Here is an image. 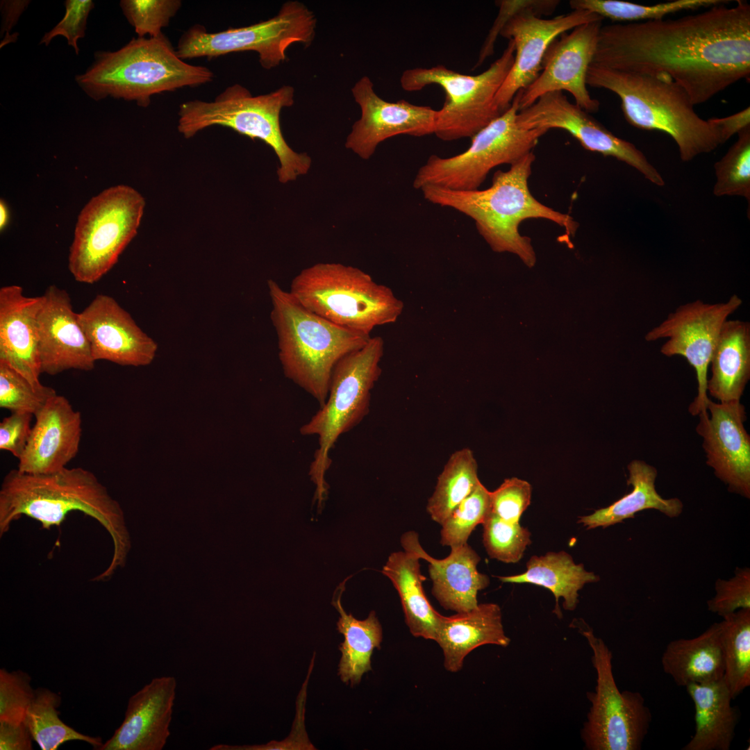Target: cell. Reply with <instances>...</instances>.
I'll return each instance as SVG.
<instances>
[{"mask_svg":"<svg viewBox=\"0 0 750 750\" xmlns=\"http://www.w3.org/2000/svg\"><path fill=\"white\" fill-rule=\"evenodd\" d=\"M384 347L382 337H371L363 347L341 358L331 374L325 403L299 429L302 435L318 438L309 475L316 486L314 500L319 508L328 493L324 477L332 463L330 451L367 415L371 391L382 372Z\"/></svg>","mask_w":750,"mask_h":750,"instance_id":"9c48e42d","label":"cell"},{"mask_svg":"<svg viewBox=\"0 0 750 750\" xmlns=\"http://www.w3.org/2000/svg\"><path fill=\"white\" fill-rule=\"evenodd\" d=\"M77 317L95 361L140 367L153 360L157 343L112 297L97 294Z\"/></svg>","mask_w":750,"mask_h":750,"instance_id":"44dd1931","label":"cell"},{"mask_svg":"<svg viewBox=\"0 0 750 750\" xmlns=\"http://www.w3.org/2000/svg\"><path fill=\"white\" fill-rule=\"evenodd\" d=\"M535 160L533 151L511 165L507 171H497L492 185L484 190L458 191L426 186L424 198L433 204L456 210L474 221L478 233L492 251L517 255L528 267L536 262L531 238L519 233L520 224L527 219H544L574 235L577 222L569 215L542 203L531 194L528 178Z\"/></svg>","mask_w":750,"mask_h":750,"instance_id":"3957f363","label":"cell"},{"mask_svg":"<svg viewBox=\"0 0 750 750\" xmlns=\"http://www.w3.org/2000/svg\"><path fill=\"white\" fill-rule=\"evenodd\" d=\"M602 20L588 22L565 32L547 48L538 78L521 90L519 110L532 105L541 96L567 91L575 103L588 112H597L599 101L587 88L586 76L592 63Z\"/></svg>","mask_w":750,"mask_h":750,"instance_id":"ac0fdd59","label":"cell"},{"mask_svg":"<svg viewBox=\"0 0 750 750\" xmlns=\"http://www.w3.org/2000/svg\"><path fill=\"white\" fill-rule=\"evenodd\" d=\"M435 642L442 651L445 669L455 673L462 669L465 657L474 649L485 644L506 647L510 640L504 633L500 607L485 603L442 616Z\"/></svg>","mask_w":750,"mask_h":750,"instance_id":"4316f807","label":"cell"},{"mask_svg":"<svg viewBox=\"0 0 750 750\" xmlns=\"http://www.w3.org/2000/svg\"><path fill=\"white\" fill-rule=\"evenodd\" d=\"M480 482L472 451L463 448L453 453L428 501L426 510L431 519L441 525Z\"/></svg>","mask_w":750,"mask_h":750,"instance_id":"e575fe53","label":"cell"},{"mask_svg":"<svg viewBox=\"0 0 750 750\" xmlns=\"http://www.w3.org/2000/svg\"><path fill=\"white\" fill-rule=\"evenodd\" d=\"M60 703V696L54 692L45 688L35 690L24 722L33 740L42 750H56L62 744L72 740L85 742L98 750L103 744L100 737L81 733L60 719L57 708Z\"/></svg>","mask_w":750,"mask_h":750,"instance_id":"8d00e7d4","label":"cell"},{"mask_svg":"<svg viewBox=\"0 0 750 750\" xmlns=\"http://www.w3.org/2000/svg\"><path fill=\"white\" fill-rule=\"evenodd\" d=\"M592 63L666 74L694 106L750 75V5L738 0L677 19L602 25Z\"/></svg>","mask_w":750,"mask_h":750,"instance_id":"6da1fadb","label":"cell"},{"mask_svg":"<svg viewBox=\"0 0 750 750\" xmlns=\"http://www.w3.org/2000/svg\"><path fill=\"white\" fill-rule=\"evenodd\" d=\"M31 682V676L20 669H0V722H25L35 695Z\"/></svg>","mask_w":750,"mask_h":750,"instance_id":"ee69618b","label":"cell"},{"mask_svg":"<svg viewBox=\"0 0 750 750\" xmlns=\"http://www.w3.org/2000/svg\"><path fill=\"white\" fill-rule=\"evenodd\" d=\"M351 92L361 115L353 124L345 147L361 158H370L378 144L392 137H423L434 133L437 110L431 107L406 100L385 101L376 94L367 76L361 77Z\"/></svg>","mask_w":750,"mask_h":750,"instance_id":"d6986e66","label":"cell"},{"mask_svg":"<svg viewBox=\"0 0 750 750\" xmlns=\"http://www.w3.org/2000/svg\"><path fill=\"white\" fill-rule=\"evenodd\" d=\"M603 19L582 10L551 19H542L533 10H512L499 33L515 44L513 64L495 97L499 110L503 113L517 93L538 78L546 51L556 38L583 24Z\"/></svg>","mask_w":750,"mask_h":750,"instance_id":"e0dca14e","label":"cell"},{"mask_svg":"<svg viewBox=\"0 0 750 750\" xmlns=\"http://www.w3.org/2000/svg\"><path fill=\"white\" fill-rule=\"evenodd\" d=\"M401 543L428 562L431 592L443 608L460 612L478 606V592L489 585L490 578L478 571L481 558L467 542L450 547L449 555L442 559L429 556L414 531L404 533Z\"/></svg>","mask_w":750,"mask_h":750,"instance_id":"d4e9b609","label":"cell"},{"mask_svg":"<svg viewBox=\"0 0 750 750\" xmlns=\"http://www.w3.org/2000/svg\"><path fill=\"white\" fill-rule=\"evenodd\" d=\"M65 5L63 18L44 34L40 43L47 46L55 37L62 35L78 54L77 42L85 36L88 17L94 7V3L91 0H67Z\"/></svg>","mask_w":750,"mask_h":750,"instance_id":"7dc6e473","label":"cell"},{"mask_svg":"<svg viewBox=\"0 0 750 750\" xmlns=\"http://www.w3.org/2000/svg\"><path fill=\"white\" fill-rule=\"evenodd\" d=\"M76 510L96 519L112 539L110 562L99 576L102 581L109 580L124 565L130 538L119 503L86 469L66 467L47 474L22 473L17 469L8 472L0 488V536L23 515L40 522L43 529H50Z\"/></svg>","mask_w":750,"mask_h":750,"instance_id":"7a4b0ae2","label":"cell"},{"mask_svg":"<svg viewBox=\"0 0 750 750\" xmlns=\"http://www.w3.org/2000/svg\"><path fill=\"white\" fill-rule=\"evenodd\" d=\"M724 0H674L646 6L619 0H571L574 10H587L619 23L664 19L672 13L726 3Z\"/></svg>","mask_w":750,"mask_h":750,"instance_id":"74e56055","label":"cell"},{"mask_svg":"<svg viewBox=\"0 0 750 750\" xmlns=\"http://www.w3.org/2000/svg\"><path fill=\"white\" fill-rule=\"evenodd\" d=\"M419 560L410 550L393 552L382 573L391 581L399 594L410 633L435 642L443 615L434 609L425 594L423 581L426 577L421 573Z\"/></svg>","mask_w":750,"mask_h":750,"instance_id":"f546056e","label":"cell"},{"mask_svg":"<svg viewBox=\"0 0 750 750\" xmlns=\"http://www.w3.org/2000/svg\"><path fill=\"white\" fill-rule=\"evenodd\" d=\"M627 483L632 485L631 492L611 505L598 509L592 514L581 517L578 523L587 529L606 528L620 523L647 509H655L670 518L678 517L683 508L678 498L664 499L656 491L655 481L657 469L640 460H634L628 465Z\"/></svg>","mask_w":750,"mask_h":750,"instance_id":"1f68e13d","label":"cell"},{"mask_svg":"<svg viewBox=\"0 0 750 750\" xmlns=\"http://www.w3.org/2000/svg\"><path fill=\"white\" fill-rule=\"evenodd\" d=\"M294 102V89L283 85L268 94L253 96L240 84L227 87L212 101H188L178 110V130L185 138L212 126L230 128L252 140L259 139L269 145L277 156L280 166L278 181L286 183L306 174L311 158L306 153H297L288 144L280 125L283 108Z\"/></svg>","mask_w":750,"mask_h":750,"instance_id":"52a82bcc","label":"cell"},{"mask_svg":"<svg viewBox=\"0 0 750 750\" xmlns=\"http://www.w3.org/2000/svg\"><path fill=\"white\" fill-rule=\"evenodd\" d=\"M35 422L17 469L30 474H47L65 467L78 451L82 417L64 396L55 394L34 415Z\"/></svg>","mask_w":750,"mask_h":750,"instance_id":"603a6c76","label":"cell"},{"mask_svg":"<svg viewBox=\"0 0 750 750\" xmlns=\"http://www.w3.org/2000/svg\"><path fill=\"white\" fill-rule=\"evenodd\" d=\"M32 740L31 733L24 722H0L1 750H31Z\"/></svg>","mask_w":750,"mask_h":750,"instance_id":"681fc988","label":"cell"},{"mask_svg":"<svg viewBox=\"0 0 750 750\" xmlns=\"http://www.w3.org/2000/svg\"><path fill=\"white\" fill-rule=\"evenodd\" d=\"M483 542L492 558L506 563L520 560L528 545L531 533L519 522H507L490 512L482 524Z\"/></svg>","mask_w":750,"mask_h":750,"instance_id":"60d3db41","label":"cell"},{"mask_svg":"<svg viewBox=\"0 0 750 750\" xmlns=\"http://www.w3.org/2000/svg\"><path fill=\"white\" fill-rule=\"evenodd\" d=\"M317 18L299 1H288L274 17L247 26L209 33L195 24L179 38L176 53L182 60L229 53L254 51L265 69L278 66L286 59L287 49L294 43L310 45L315 36Z\"/></svg>","mask_w":750,"mask_h":750,"instance_id":"4fadbf2b","label":"cell"},{"mask_svg":"<svg viewBox=\"0 0 750 750\" xmlns=\"http://www.w3.org/2000/svg\"><path fill=\"white\" fill-rule=\"evenodd\" d=\"M42 297L37 316L41 374L92 370L96 361L68 292L52 285Z\"/></svg>","mask_w":750,"mask_h":750,"instance_id":"7402d4cb","label":"cell"},{"mask_svg":"<svg viewBox=\"0 0 750 750\" xmlns=\"http://www.w3.org/2000/svg\"><path fill=\"white\" fill-rule=\"evenodd\" d=\"M581 633L592 651L597 685L588 698L591 707L583 729L585 747L590 750H640L652 715L639 692H620L612 668V653L590 628Z\"/></svg>","mask_w":750,"mask_h":750,"instance_id":"5bb4252c","label":"cell"},{"mask_svg":"<svg viewBox=\"0 0 750 750\" xmlns=\"http://www.w3.org/2000/svg\"><path fill=\"white\" fill-rule=\"evenodd\" d=\"M180 0H122L120 7L138 38H156L181 6Z\"/></svg>","mask_w":750,"mask_h":750,"instance_id":"7bdbcfd3","label":"cell"},{"mask_svg":"<svg viewBox=\"0 0 750 750\" xmlns=\"http://www.w3.org/2000/svg\"><path fill=\"white\" fill-rule=\"evenodd\" d=\"M531 485L526 481L506 478L495 490L490 492V512L510 522H519L531 503Z\"/></svg>","mask_w":750,"mask_h":750,"instance_id":"bcb514c9","label":"cell"},{"mask_svg":"<svg viewBox=\"0 0 750 750\" xmlns=\"http://www.w3.org/2000/svg\"><path fill=\"white\" fill-rule=\"evenodd\" d=\"M520 94L521 90L503 113L471 138L467 150L449 158L429 156L419 168L413 188L478 190L493 168L503 164L511 165L531 152L548 130H525L518 126Z\"/></svg>","mask_w":750,"mask_h":750,"instance_id":"7c38bea8","label":"cell"},{"mask_svg":"<svg viewBox=\"0 0 750 750\" xmlns=\"http://www.w3.org/2000/svg\"><path fill=\"white\" fill-rule=\"evenodd\" d=\"M697 433L707 465L730 492L750 497V436L744 428L747 415L740 401L708 400L699 415Z\"/></svg>","mask_w":750,"mask_h":750,"instance_id":"ffe728a7","label":"cell"},{"mask_svg":"<svg viewBox=\"0 0 750 750\" xmlns=\"http://www.w3.org/2000/svg\"><path fill=\"white\" fill-rule=\"evenodd\" d=\"M499 578L504 583H527L549 589L555 597V612L558 616L561 615L558 606L560 597L564 599V608L573 610L578 603V592L586 583L599 580L597 575L585 570L583 564H576L572 557L563 551L533 556L527 562L524 572Z\"/></svg>","mask_w":750,"mask_h":750,"instance_id":"d6a6232c","label":"cell"},{"mask_svg":"<svg viewBox=\"0 0 750 750\" xmlns=\"http://www.w3.org/2000/svg\"><path fill=\"white\" fill-rule=\"evenodd\" d=\"M56 390L43 385L37 388L24 376L7 364L0 362V407L11 412H28L35 415L53 396Z\"/></svg>","mask_w":750,"mask_h":750,"instance_id":"b9f144b4","label":"cell"},{"mask_svg":"<svg viewBox=\"0 0 750 750\" xmlns=\"http://www.w3.org/2000/svg\"><path fill=\"white\" fill-rule=\"evenodd\" d=\"M687 692L694 705L695 731L683 750H728L739 719L723 678L691 683Z\"/></svg>","mask_w":750,"mask_h":750,"instance_id":"83f0119b","label":"cell"},{"mask_svg":"<svg viewBox=\"0 0 750 750\" xmlns=\"http://www.w3.org/2000/svg\"><path fill=\"white\" fill-rule=\"evenodd\" d=\"M344 583L335 590L332 604L340 613L337 627L344 638L339 647L342 656L338 675L342 682L353 686L360 682L365 673L372 670L371 658L374 649L381 647L383 630L374 611L363 620L345 612L340 601Z\"/></svg>","mask_w":750,"mask_h":750,"instance_id":"836d02e7","label":"cell"},{"mask_svg":"<svg viewBox=\"0 0 750 750\" xmlns=\"http://www.w3.org/2000/svg\"><path fill=\"white\" fill-rule=\"evenodd\" d=\"M738 140L715 165V196H742L750 199V126L738 133Z\"/></svg>","mask_w":750,"mask_h":750,"instance_id":"f35d334b","label":"cell"},{"mask_svg":"<svg viewBox=\"0 0 750 750\" xmlns=\"http://www.w3.org/2000/svg\"><path fill=\"white\" fill-rule=\"evenodd\" d=\"M742 303V299L733 294L724 303L696 300L681 305L644 336L648 342L667 338L660 352L668 357L683 356L694 369L697 394L689 406V412L694 416L707 411L710 362L724 323Z\"/></svg>","mask_w":750,"mask_h":750,"instance_id":"9a60e30c","label":"cell"},{"mask_svg":"<svg viewBox=\"0 0 750 750\" xmlns=\"http://www.w3.org/2000/svg\"><path fill=\"white\" fill-rule=\"evenodd\" d=\"M289 292L310 311L367 335L377 326L395 323L404 308L390 288L341 263L320 262L303 269L293 278Z\"/></svg>","mask_w":750,"mask_h":750,"instance_id":"ba28073f","label":"cell"},{"mask_svg":"<svg viewBox=\"0 0 750 750\" xmlns=\"http://www.w3.org/2000/svg\"><path fill=\"white\" fill-rule=\"evenodd\" d=\"M517 123L525 130L562 129L584 149L613 157L638 170L651 183L658 186L665 185L660 174L642 151L632 143L615 135L578 105L571 103L562 92L547 93L532 105L519 110Z\"/></svg>","mask_w":750,"mask_h":750,"instance_id":"2e32d148","label":"cell"},{"mask_svg":"<svg viewBox=\"0 0 750 750\" xmlns=\"http://www.w3.org/2000/svg\"><path fill=\"white\" fill-rule=\"evenodd\" d=\"M213 78L208 67L181 59L162 33L156 38H133L116 51L97 52L94 62L76 76V81L96 101L110 97L134 101L146 108L153 94L199 86Z\"/></svg>","mask_w":750,"mask_h":750,"instance_id":"8992f818","label":"cell"},{"mask_svg":"<svg viewBox=\"0 0 750 750\" xmlns=\"http://www.w3.org/2000/svg\"><path fill=\"white\" fill-rule=\"evenodd\" d=\"M145 201L134 188L112 186L92 197L78 215L68 267L74 279L92 284L118 261L138 233Z\"/></svg>","mask_w":750,"mask_h":750,"instance_id":"8fae6325","label":"cell"},{"mask_svg":"<svg viewBox=\"0 0 750 750\" xmlns=\"http://www.w3.org/2000/svg\"><path fill=\"white\" fill-rule=\"evenodd\" d=\"M29 1H3L1 3L2 12L1 32L6 31L7 35L17 22L19 16L25 10ZM9 36V34H8Z\"/></svg>","mask_w":750,"mask_h":750,"instance_id":"816d5d0a","label":"cell"},{"mask_svg":"<svg viewBox=\"0 0 750 750\" xmlns=\"http://www.w3.org/2000/svg\"><path fill=\"white\" fill-rule=\"evenodd\" d=\"M490 492L480 482L442 523L440 544L454 547L467 542L476 526L483 524L490 510Z\"/></svg>","mask_w":750,"mask_h":750,"instance_id":"ab89813d","label":"cell"},{"mask_svg":"<svg viewBox=\"0 0 750 750\" xmlns=\"http://www.w3.org/2000/svg\"><path fill=\"white\" fill-rule=\"evenodd\" d=\"M715 595L707 601L708 609L722 617L740 609L750 608V569L737 567L734 576L715 583Z\"/></svg>","mask_w":750,"mask_h":750,"instance_id":"f6af8a7d","label":"cell"},{"mask_svg":"<svg viewBox=\"0 0 750 750\" xmlns=\"http://www.w3.org/2000/svg\"><path fill=\"white\" fill-rule=\"evenodd\" d=\"M514 57L515 44L509 40L501 56L481 74H462L437 65L406 69L400 83L407 92L419 91L430 85L441 87L445 99L437 110L434 134L443 141L471 138L502 114L495 97L512 67Z\"/></svg>","mask_w":750,"mask_h":750,"instance_id":"30bf717a","label":"cell"},{"mask_svg":"<svg viewBox=\"0 0 750 750\" xmlns=\"http://www.w3.org/2000/svg\"><path fill=\"white\" fill-rule=\"evenodd\" d=\"M710 120L719 128L724 143L734 134L750 126V108L748 106L733 115L721 118L713 117Z\"/></svg>","mask_w":750,"mask_h":750,"instance_id":"f907efd6","label":"cell"},{"mask_svg":"<svg viewBox=\"0 0 750 750\" xmlns=\"http://www.w3.org/2000/svg\"><path fill=\"white\" fill-rule=\"evenodd\" d=\"M42 296L30 297L23 288L10 285L0 288V362L42 388L37 316Z\"/></svg>","mask_w":750,"mask_h":750,"instance_id":"484cf974","label":"cell"},{"mask_svg":"<svg viewBox=\"0 0 750 750\" xmlns=\"http://www.w3.org/2000/svg\"><path fill=\"white\" fill-rule=\"evenodd\" d=\"M34 415L13 412L0 423V449L10 452L19 459L24 453L29 438Z\"/></svg>","mask_w":750,"mask_h":750,"instance_id":"c3c4849f","label":"cell"},{"mask_svg":"<svg viewBox=\"0 0 750 750\" xmlns=\"http://www.w3.org/2000/svg\"><path fill=\"white\" fill-rule=\"evenodd\" d=\"M707 394L719 402L740 401L750 378V324L727 319L723 324L710 365Z\"/></svg>","mask_w":750,"mask_h":750,"instance_id":"f1b7e54d","label":"cell"},{"mask_svg":"<svg viewBox=\"0 0 750 750\" xmlns=\"http://www.w3.org/2000/svg\"><path fill=\"white\" fill-rule=\"evenodd\" d=\"M661 665L678 686L723 678L719 622L695 638L669 642L662 653Z\"/></svg>","mask_w":750,"mask_h":750,"instance_id":"4dcf8cb0","label":"cell"},{"mask_svg":"<svg viewBox=\"0 0 750 750\" xmlns=\"http://www.w3.org/2000/svg\"><path fill=\"white\" fill-rule=\"evenodd\" d=\"M176 680L152 679L128 700L125 717L98 750H161L170 735Z\"/></svg>","mask_w":750,"mask_h":750,"instance_id":"cb8c5ba5","label":"cell"},{"mask_svg":"<svg viewBox=\"0 0 750 750\" xmlns=\"http://www.w3.org/2000/svg\"><path fill=\"white\" fill-rule=\"evenodd\" d=\"M719 624L723 679L734 699L750 686V608L723 617Z\"/></svg>","mask_w":750,"mask_h":750,"instance_id":"d590c367","label":"cell"},{"mask_svg":"<svg viewBox=\"0 0 750 750\" xmlns=\"http://www.w3.org/2000/svg\"><path fill=\"white\" fill-rule=\"evenodd\" d=\"M8 210L3 201L0 203V228L3 229L8 220Z\"/></svg>","mask_w":750,"mask_h":750,"instance_id":"f5cc1de1","label":"cell"},{"mask_svg":"<svg viewBox=\"0 0 750 750\" xmlns=\"http://www.w3.org/2000/svg\"><path fill=\"white\" fill-rule=\"evenodd\" d=\"M267 288L283 374L321 407L336 364L363 347L371 335L340 326L310 311L272 279L267 281Z\"/></svg>","mask_w":750,"mask_h":750,"instance_id":"5b68a950","label":"cell"},{"mask_svg":"<svg viewBox=\"0 0 750 750\" xmlns=\"http://www.w3.org/2000/svg\"><path fill=\"white\" fill-rule=\"evenodd\" d=\"M586 83L616 94L631 126L671 136L683 161L709 153L723 144L719 128L710 119L697 115L687 92L666 74L623 72L592 63Z\"/></svg>","mask_w":750,"mask_h":750,"instance_id":"277c9868","label":"cell"}]
</instances>
